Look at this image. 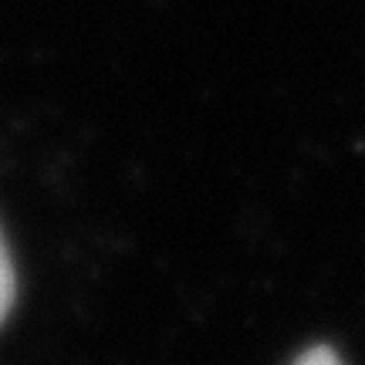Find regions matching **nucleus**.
<instances>
[{
	"mask_svg": "<svg viewBox=\"0 0 365 365\" xmlns=\"http://www.w3.org/2000/svg\"><path fill=\"white\" fill-rule=\"evenodd\" d=\"M14 294H17V281H14V264L7 254V240L0 234V325L14 308Z\"/></svg>",
	"mask_w": 365,
	"mask_h": 365,
	"instance_id": "obj_1",
	"label": "nucleus"
},
{
	"mask_svg": "<svg viewBox=\"0 0 365 365\" xmlns=\"http://www.w3.org/2000/svg\"><path fill=\"white\" fill-rule=\"evenodd\" d=\"M294 365H341L331 349H308Z\"/></svg>",
	"mask_w": 365,
	"mask_h": 365,
	"instance_id": "obj_2",
	"label": "nucleus"
}]
</instances>
